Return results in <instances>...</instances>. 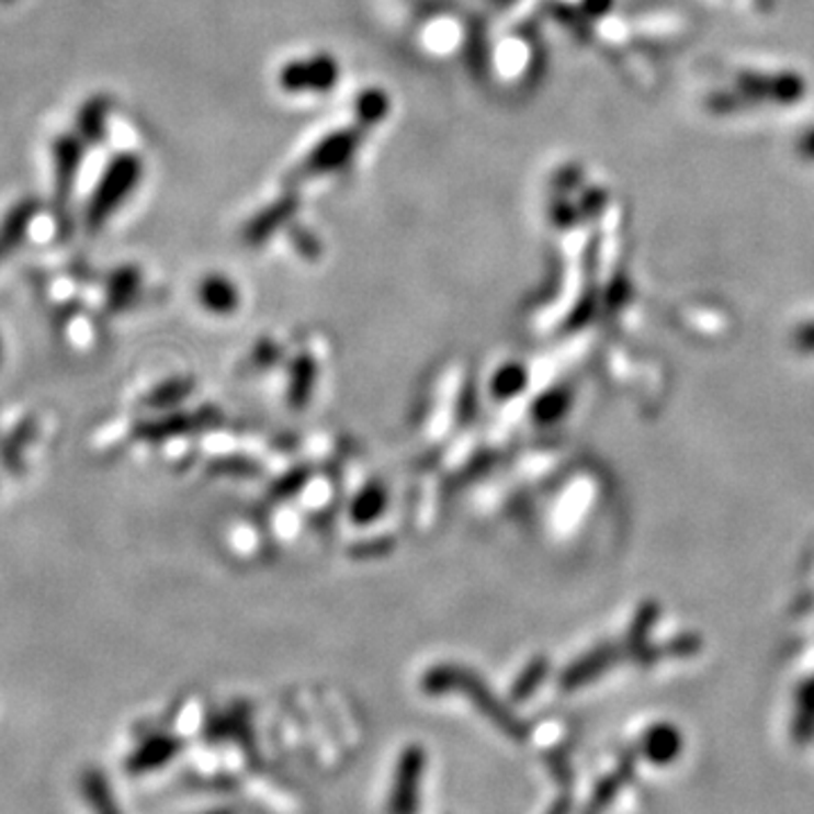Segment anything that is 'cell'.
<instances>
[{"mask_svg": "<svg viewBox=\"0 0 814 814\" xmlns=\"http://www.w3.org/2000/svg\"><path fill=\"white\" fill-rule=\"evenodd\" d=\"M426 771V751L421 747H407L394 771V783L389 790V814H419L421 785Z\"/></svg>", "mask_w": 814, "mask_h": 814, "instance_id": "6da1fadb", "label": "cell"}, {"mask_svg": "<svg viewBox=\"0 0 814 814\" xmlns=\"http://www.w3.org/2000/svg\"><path fill=\"white\" fill-rule=\"evenodd\" d=\"M134 179H136V161L132 157H121L109 166L87 211L89 227L102 225V222L109 217V213L114 211L121 204V200L127 195Z\"/></svg>", "mask_w": 814, "mask_h": 814, "instance_id": "7a4b0ae2", "label": "cell"}, {"mask_svg": "<svg viewBox=\"0 0 814 814\" xmlns=\"http://www.w3.org/2000/svg\"><path fill=\"white\" fill-rule=\"evenodd\" d=\"M428 686L434 690H441V688H446V686H457V688H462L468 697H473L475 701H477V709L479 711H483L485 715H489L505 733H509V735H513V737H518V739H523L525 737V731H523V726H521V722H518L509 711H505L500 704H498V701L487 692V690H483V686H477L473 679H468V677H462V679H457V681H453V677H441V675H432V679L428 681Z\"/></svg>", "mask_w": 814, "mask_h": 814, "instance_id": "3957f363", "label": "cell"}, {"mask_svg": "<svg viewBox=\"0 0 814 814\" xmlns=\"http://www.w3.org/2000/svg\"><path fill=\"white\" fill-rule=\"evenodd\" d=\"M55 163V202L66 206L72 189H76L78 170L82 163V140L78 136L64 134L53 143Z\"/></svg>", "mask_w": 814, "mask_h": 814, "instance_id": "277c9868", "label": "cell"}, {"mask_svg": "<svg viewBox=\"0 0 814 814\" xmlns=\"http://www.w3.org/2000/svg\"><path fill=\"white\" fill-rule=\"evenodd\" d=\"M39 211L42 204L36 202V197H23L3 215V219H0V263L10 258L16 247L23 245Z\"/></svg>", "mask_w": 814, "mask_h": 814, "instance_id": "5b68a950", "label": "cell"}, {"mask_svg": "<svg viewBox=\"0 0 814 814\" xmlns=\"http://www.w3.org/2000/svg\"><path fill=\"white\" fill-rule=\"evenodd\" d=\"M179 751V743L177 739H170V737H157V739H150V743H145L127 762V769L134 771V773H140V771H152L161 765H166L174 754Z\"/></svg>", "mask_w": 814, "mask_h": 814, "instance_id": "8992f818", "label": "cell"}, {"mask_svg": "<svg viewBox=\"0 0 814 814\" xmlns=\"http://www.w3.org/2000/svg\"><path fill=\"white\" fill-rule=\"evenodd\" d=\"M84 796L89 805L93 807L95 814H121V807L114 799V792H111L109 783L100 771H87L84 781H82Z\"/></svg>", "mask_w": 814, "mask_h": 814, "instance_id": "52a82bcc", "label": "cell"}, {"mask_svg": "<svg viewBox=\"0 0 814 814\" xmlns=\"http://www.w3.org/2000/svg\"><path fill=\"white\" fill-rule=\"evenodd\" d=\"M679 751V735L672 728H656L647 735L645 754L649 762H670Z\"/></svg>", "mask_w": 814, "mask_h": 814, "instance_id": "ba28073f", "label": "cell"}, {"mask_svg": "<svg viewBox=\"0 0 814 814\" xmlns=\"http://www.w3.org/2000/svg\"><path fill=\"white\" fill-rule=\"evenodd\" d=\"M104 111H106V104L102 98H93L89 100L80 116H78V125H80V132L87 140H98L100 134H102V123H104Z\"/></svg>", "mask_w": 814, "mask_h": 814, "instance_id": "9c48e42d", "label": "cell"}, {"mask_svg": "<svg viewBox=\"0 0 814 814\" xmlns=\"http://www.w3.org/2000/svg\"><path fill=\"white\" fill-rule=\"evenodd\" d=\"M803 340H805L810 347H814V328L807 330V332H803Z\"/></svg>", "mask_w": 814, "mask_h": 814, "instance_id": "30bf717a", "label": "cell"}, {"mask_svg": "<svg viewBox=\"0 0 814 814\" xmlns=\"http://www.w3.org/2000/svg\"><path fill=\"white\" fill-rule=\"evenodd\" d=\"M206 814H234L231 810H213V812H206Z\"/></svg>", "mask_w": 814, "mask_h": 814, "instance_id": "8fae6325", "label": "cell"}, {"mask_svg": "<svg viewBox=\"0 0 814 814\" xmlns=\"http://www.w3.org/2000/svg\"><path fill=\"white\" fill-rule=\"evenodd\" d=\"M19 3V0H0V5H14Z\"/></svg>", "mask_w": 814, "mask_h": 814, "instance_id": "7c38bea8", "label": "cell"}, {"mask_svg": "<svg viewBox=\"0 0 814 814\" xmlns=\"http://www.w3.org/2000/svg\"><path fill=\"white\" fill-rule=\"evenodd\" d=\"M0 360H3V340H0Z\"/></svg>", "mask_w": 814, "mask_h": 814, "instance_id": "4fadbf2b", "label": "cell"}]
</instances>
